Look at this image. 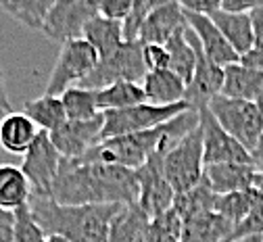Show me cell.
Here are the masks:
<instances>
[{
	"label": "cell",
	"instance_id": "cell-1",
	"mask_svg": "<svg viewBox=\"0 0 263 242\" xmlns=\"http://www.w3.org/2000/svg\"><path fill=\"white\" fill-rule=\"evenodd\" d=\"M140 184L134 169L65 159L48 198L59 204H138Z\"/></svg>",
	"mask_w": 263,
	"mask_h": 242
},
{
	"label": "cell",
	"instance_id": "cell-2",
	"mask_svg": "<svg viewBox=\"0 0 263 242\" xmlns=\"http://www.w3.org/2000/svg\"><path fill=\"white\" fill-rule=\"evenodd\" d=\"M123 204H59L48 196L31 194L29 209L46 236L69 242H107L111 224Z\"/></svg>",
	"mask_w": 263,
	"mask_h": 242
},
{
	"label": "cell",
	"instance_id": "cell-3",
	"mask_svg": "<svg viewBox=\"0 0 263 242\" xmlns=\"http://www.w3.org/2000/svg\"><path fill=\"white\" fill-rule=\"evenodd\" d=\"M201 115L196 109H188L170 123L161 125L151 132L129 134L111 138V140L98 142L92 146L82 159L84 163H105V165H117L125 169H140L165 142H180L186 134H190L194 127H199Z\"/></svg>",
	"mask_w": 263,
	"mask_h": 242
},
{
	"label": "cell",
	"instance_id": "cell-4",
	"mask_svg": "<svg viewBox=\"0 0 263 242\" xmlns=\"http://www.w3.org/2000/svg\"><path fill=\"white\" fill-rule=\"evenodd\" d=\"M163 169H165V178L174 188L176 196L196 188L203 182L205 146H203L201 123L190 134H186L172 151H167L165 161H163Z\"/></svg>",
	"mask_w": 263,
	"mask_h": 242
},
{
	"label": "cell",
	"instance_id": "cell-5",
	"mask_svg": "<svg viewBox=\"0 0 263 242\" xmlns=\"http://www.w3.org/2000/svg\"><path fill=\"white\" fill-rule=\"evenodd\" d=\"M209 111L215 121L253 155L263 136V115L257 102L219 94L209 102Z\"/></svg>",
	"mask_w": 263,
	"mask_h": 242
},
{
	"label": "cell",
	"instance_id": "cell-6",
	"mask_svg": "<svg viewBox=\"0 0 263 242\" xmlns=\"http://www.w3.org/2000/svg\"><path fill=\"white\" fill-rule=\"evenodd\" d=\"M188 109L192 107L184 100V102L170 105V107H157V105H151V102H144V105H136V107L121 109V111H105L103 113L105 125L101 132V142L111 140V138H119V136L157 129L161 125L170 123L172 119H176Z\"/></svg>",
	"mask_w": 263,
	"mask_h": 242
},
{
	"label": "cell",
	"instance_id": "cell-7",
	"mask_svg": "<svg viewBox=\"0 0 263 242\" xmlns=\"http://www.w3.org/2000/svg\"><path fill=\"white\" fill-rule=\"evenodd\" d=\"M148 69L144 63V46L140 42H125L111 57L101 59L94 71L78 86L84 90H105L117 82H134L142 84Z\"/></svg>",
	"mask_w": 263,
	"mask_h": 242
},
{
	"label": "cell",
	"instance_id": "cell-8",
	"mask_svg": "<svg viewBox=\"0 0 263 242\" xmlns=\"http://www.w3.org/2000/svg\"><path fill=\"white\" fill-rule=\"evenodd\" d=\"M178 142H165L140 169L138 174V184H140V194H138V207L146 213L148 219H155L170 211L176 200V192L170 186L165 178V169H163V161H165L167 151H172Z\"/></svg>",
	"mask_w": 263,
	"mask_h": 242
},
{
	"label": "cell",
	"instance_id": "cell-9",
	"mask_svg": "<svg viewBox=\"0 0 263 242\" xmlns=\"http://www.w3.org/2000/svg\"><path fill=\"white\" fill-rule=\"evenodd\" d=\"M96 50L86 40H73L63 44L54 63V69L48 78L46 92L48 96H61L73 86H80L98 65Z\"/></svg>",
	"mask_w": 263,
	"mask_h": 242
},
{
	"label": "cell",
	"instance_id": "cell-10",
	"mask_svg": "<svg viewBox=\"0 0 263 242\" xmlns=\"http://www.w3.org/2000/svg\"><path fill=\"white\" fill-rule=\"evenodd\" d=\"M96 15L98 3L94 0H54L42 33L61 46L73 40H84V29Z\"/></svg>",
	"mask_w": 263,
	"mask_h": 242
},
{
	"label": "cell",
	"instance_id": "cell-11",
	"mask_svg": "<svg viewBox=\"0 0 263 242\" xmlns=\"http://www.w3.org/2000/svg\"><path fill=\"white\" fill-rule=\"evenodd\" d=\"M63 161L65 159L54 148L48 132H40L34 144L23 155V163H21V171L25 174V178L31 186V194H36V196L50 194V188L59 176Z\"/></svg>",
	"mask_w": 263,
	"mask_h": 242
},
{
	"label": "cell",
	"instance_id": "cell-12",
	"mask_svg": "<svg viewBox=\"0 0 263 242\" xmlns=\"http://www.w3.org/2000/svg\"><path fill=\"white\" fill-rule=\"evenodd\" d=\"M199 115H201L203 146H205V167L223 165V163L253 165V155L215 121L209 107L199 109Z\"/></svg>",
	"mask_w": 263,
	"mask_h": 242
},
{
	"label": "cell",
	"instance_id": "cell-13",
	"mask_svg": "<svg viewBox=\"0 0 263 242\" xmlns=\"http://www.w3.org/2000/svg\"><path fill=\"white\" fill-rule=\"evenodd\" d=\"M105 125V115L101 113L98 117L90 121H71L67 119L61 127L50 132V140L54 148L61 153L63 159L78 161L82 159L92 146L101 142V132Z\"/></svg>",
	"mask_w": 263,
	"mask_h": 242
},
{
	"label": "cell",
	"instance_id": "cell-14",
	"mask_svg": "<svg viewBox=\"0 0 263 242\" xmlns=\"http://www.w3.org/2000/svg\"><path fill=\"white\" fill-rule=\"evenodd\" d=\"M194 46H196V69L186 88V102L192 109L199 111L209 107V102L221 94L223 82H226V69L205 57L196 36H194Z\"/></svg>",
	"mask_w": 263,
	"mask_h": 242
},
{
	"label": "cell",
	"instance_id": "cell-15",
	"mask_svg": "<svg viewBox=\"0 0 263 242\" xmlns=\"http://www.w3.org/2000/svg\"><path fill=\"white\" fill-rule=\"evenodd\" d=\"M184 19L188 23V27L194 31L196 40H199L205 57L209 61H213L215 65L219 67H230V65H236L240 63V57L238 52L230 46V42L223 38V33L217 29V25L213 23L211 17H205V15H196V13H188L184 11Z\"/></svg>",
	"mask_w": 263,
	"mask_h": 242
},
{
	"label": "cell",
	"instance_id": "cell-16",
	"mask_svg": "<svg viewBox=\"0 0 263 242\" xmlns=\"http://www.w3.org/2000/svg\"><path fill=\"white\" fill-rule=\"evenodd\" d=\"M186 25L180 3H159L146 17L138 42L144 46H165L176 33Z\"/></svg>",
	"mask_w": 263,
	"mask_h": 242
},
{
	"label": "cell",
	"instance_id": "cell-17",
	"mask_svg": "<svg viewBox=\"0 0 263 242\" xmlns=\"http://www.w3.org/2000/svg\"><path fill=\"white\" fill-rule=\"evenodd\" d=\"M257 169L253 165H234V163H223V165H209L205 167L203 180L211 188L213 194L223 196L232 192H242L253 188L255 184Z\"/></svg>",
	"mask_w": 263,
	"mask_h": 242
},
{
	"label": "cell",
	"instance_id": "cell-18",
	"mask_svg": "<svg viewBox=\"0 0 263 242\" xmlns=\"http://www.w3.org/2000/svg\"><path fill=\"white\" fill-rule=\"evenodd\" d=\"M186 84L178 78L172 69H159L148 71L142 80V90L146 94V102L157 107H170L186 100Z\"/></svg>",
	"mask_w": 263,
	"mask_h": 242
},
{
	"label": "cell",
	"instance_id": "cell-19",
	"mask_svg": "<svg viewBox=\"0 0 263 242\" xmlns=\"http://www.w3.org/2000/svg\"><path fill=\"white\" fill-rule=\"evenodd\" d=\"M38 125L31 121L23 111H11L0 119V146L13 155H25L29 146L38 138Z\"/></svg>",
	"mask_w": 263,
	"mask_h": 242
},
{
	"label": "cell",
	"instance_id": "cell-20",
	"mask_svg": "<svg viewBox=\"0 0 263 242\" xmlns=\"http://www.w3.org/2000/svg\"><path fill=\"white\" fill-rule=\"evenodd\" d=\"M211 19L217 25V29L223 33V38L230 42V46L238 52L240 59L255 48V31H253L251 15H234L219 9L211 15Z\"/></svg>",
	"mask_w": 263,
	"mask_h": 242
},
{
	"label": "cell",
	"instance_id": "cell-21",
	"mask_svg": "<svg viewBox=\"0 0 263 242\" xmlns=\"http://www.w3.org/2000/svg\"><path fill=\"white\" fill-rule=\"evenodd\" d=\"M84 40L96 50L98 59H107L125 44L123 25L121 21H113L103 15H96L90 19V23L84 29Z\"/></svg>",
	"mask_w": 263,
	"mask_h": 242
},
{
	"label": "cell",
	"instance_id": "cell-22",
	"mask_svg": "<svg viewBox=\"0 0 263 242\" xmlns=\"http://www.w3.org/2000/svg\"><path fill=\"white\" fill-rule=\"evenodd\" d=\"M234 226L219 213H203L184 221L182 242H230Z\"/></svg>",
	"mask_w": 263,
	"mask_h": 242
},
{
	"label": "cell",
	"instance_id": "cell-23",
	"mask_svg": "<svg viewBox=\"0 0 263 242\" xmlns=\"http://www.w3.org/2000/svg\"><path fill=\"white\" fill-rule=\"evenodd\" d=\"M151 219L138 204H123L115 215L107 242H146Z\"/></svg>",
	"mask_w": 263,
	"mask_h": 242
},
{
	"label": "cell",
	"instance_id": "cell-24",
	"mask_svg": "<svg viewBox=\"0 0 263 242\" xmlns=\"http://www.w3.org/2000/svg\"><path fill=\"white\" fill-rule=\"evenodd\" d=\"M31 186L21 171V167L3 163L0 165V209L17 211L21 207L29 204Z\"/></svg>",
	"mask_w": 263,
	"mask_h": 242
},
{
	"label": "cell",
	"instance_id": "cell-25",
	"mask_svg": "<svg viewBox=\"0 0 263 242\" xmlns=\"http://www.w3.org/2000/svg\"><path fill=\"white\" fill-rule=\"evenodd\" d=\"M223 96L230 98H242L257 102L263 94V71L249 69L240 63L226 67V82H223Z\"/></svg>",
	"mask_w": 263,
	"mask_h": 242
},
{
	"label": "cell",
	"instance_id": "cell-26",
	"mask_svg": "<svg viewBox=\"0 0 263 242\" xmlns=\"http://www.w3.org/2000/svg\"><path fill=\"white\" fill-rule=\"evenodd\" d=\"M167 52H170V69L184 80V84L188 86L194 69H196V46H194V33L188 27V23L176 33V36L165 44Z\"/></svg>",
	"mask_w": 263,
	"mask_h": 242
},
{
	"label": "cell",
	"instance_id": "cell-27",
	"mask_svg": "<svg viewBox=\"0 0 263 242\" xmlns=\"http://www.w3.org/2000/svg\"><path fill=\"white\" fill-rule=\"evenodd\" d=\"M261 200H263V194L257 188H249V190L232 192V194H223V196L215 198V213H219L234 228H238L253 213V209Z\"/></svg>",
	"mask_w": 263,
	"mask_h": 242
},
{
	"label": "cell",
	"instance_id": "cell-28",
	"mask_svg": "<svg viewBox=\"0 0 263 242\" xmlns=\"http://www.w3.org/2000/svg\"><path fill=\"white\" fill-rule=\"evenodd\" d=\"M96 102L101 113L105 111H121V109H129L136 105H144L146 102V94L142 90V84H134V82H117L105 90L96 92Z\"/></svg>",
	"mask_w": 263,
	"mask_h": 242
},
{
	"label": "cell",
	"instance_id": "cell-29",
	"mask_svg": "<svg viewBox=\"0 0 263 242\" xmlns=\"http://www.w3.org/2000/svg\"><path fill=\"white\" fill-rule=\"evenodd\" d=\"M23 113L34 121L40 132H54L57 127H61L65 121H67V115H65V107L61 96H40L34 100H27L23 105Z\"/></svg>",
	"mask_w": 263,
	"mask_h": 242
},
{
	"label": "cell",
	"instance_id": "cell-30",
	"mask_svg": "<svg viewBox=\"0 0 263 242\" xmlns=\"http://www.w3.org/2000/svg\"><path fill=\"white\" fill-rule=\"evenodd\" d=\"M52 5L54 0H9V3H0V9L21 25L42 31Z\"/></svg>",
	"mask_w": 263,
	"mask_h": 242
},
{
	"label": "cell",
	"instance_id": "cell-31",
	"mask_svg": "<svg viewBox=\"0 0 263 242\" xmlns=\"http://www.w3.org/2000/svg\"><path fill=\"white\" fill-rule=\"evenodd\" d=\"M215 198H217V194H213L211 188L207 186V182L203 180L196 188H192L184 194H178L174 200V209L186 221V219H192L196 215L215 211Z\"/></svg>",
	"mask_w": 263,
	"mask_h": 242
},
{
	"label": "cell",
	"instance_id": "cell-32",
	"mask_svg": "<svg viewBox=\"0 0 263 242\" xmlns=\"http://www.w3.org/2000/svg\"><path fill=\"white\" fill-rule=\"evenodd\" d=\"M61 100L65 107V115L71 121H90L101 115V109H98V102H96V92L92 90L73 86L61 94Z\"/></svg>",
	"mask_w": 263,
	"mask_h": 242
},
{
	"label": "cell",
	"instance_id": "cell-33",
	"mask_svg": "<svg viewBox=\"0 0 263 242\" xmlns=\"http://www.w3.org/2000/svg\"><path fill=\"white\" fill-rule=\"evenodd\" d=\"M182 234H184V219L172 207L163 215L151 219L146 242H182Z\"/></svg>",
	"mask_w": 263,
	"mask_h": 242
},
{
	"label": "cell",
	"instance_id": "cell-34",
	"mask_svg": "<svg viewBox=\"0 0 263 242\" xmlns=\"http://www.w3.org/2000/svg\"><path fill=\"white\" fill-rule=\"evenodd\" d=\"M13 219H15L13 228H15V240L17 242H46V234L40 228V224L36 221L29 204L13 211Z\"/></svg>",
	"mask_w": 263,
	"mask_h": 242
},
{
	"label": "cell",
	"instance_id": "cell-35",
	"mask_svg": "<svg viewBox=\"0 0 263 242\" xmlns=\"http://www.w3.org/2000/svg\"><path fill=\"white\" fill-rule=\"evenodd\" d=\"M159 3H153V0H134L132 3V9L127 13V17L121 21L123 25V40L125 42H138L140 29L146 21V17L153 13V9Z\"/></svg>",
	"mask_w": 263,
	"mask_h": 242
},
{
	"label": "cell",
	"instance_id": "cell-36",
	"mask_svg": "<svg viewBox=\"0 0 263 242\" xmlns=\"http://www.w3.org/2000/svg\"><path fill=\"white\" fill-rule=\"evenodd\" d=\"M247 236H263V200L253 209V213L236 228V232L232 234L230 242L232 240H240Z\"/></svg>",
	"mask_w": 263,
	"mask_h": 242
},
{
	"label": "cell",
	"instance_id": "cell-37",
	"mask_svg": "<svg viewBox=\"0 0 263 242\" xmlns=\"http://www.w3.org/2000/svg\"><path fill=\"white\" fill-rule=\"evenodd\" d=\"M134 0H103L98 3V15H103L113 21H123L132 9Z\"/></svg>",
	"mask_w": 263,
	"mask_h": 242
},
{
	"label": "cell",
	"instance_id": "cell-38",
	"mask_svg": "<svg viewBox=\"0 0 263 242\" xmlns=\"http://www.w3.org/2000/svg\"><path fill=\"white\" fill-rule=\"evenodd\" d=\"M144 46V44H142ZM144 63L148 71H159V69H170V52L165 46H144Z\"/></svg>",
	"mask_w": 263,
	"mask_h": 242
},
{
	"label": "cell",
	"instance_id": "cell-39",
	"mask_svg": "<svg viewBox=\"0 0 263 242\" xmlns=\"http://www.w3.org/2000/svg\"><path fill=\"white\" fill-rule=\"evenodd\" d=\"M180 7L188 13H196V15H205L211 17L215 11L221 9V0H205V3H196V0H190V3H180Z\"/></svg>",
	"mask_w": 263,
	"mask_h": 242
},
{
	"label": "cell",
	"instance_id": "cell-40",
	"mask_svg": "<svg viewBox=\"0 0 263 242\" xmlns=\"http://www.w3.org/2000/svg\"><path fill=\"white\" fill-rule=\"evenodd\" d=\"M261 3H242V0H221V11L234 15H251Z\"/></svg>",
	"mask_w": 263,
	"mask_h": 242
},
{
	"label": "cell",
	"instance_id": "cell-41",
	"mask_svg": "<svg viewBox=\"0 0 263 242\" xmlns=\"http://www.w3.org/2000/svg\"><path fill=\"white\" fill-rule=\"evenodd\" d=\"M13 213L0 209V242H17L15 228H13Z\"/></svg>",
	"mask_w": 263,
	"mask_h": 242
},
{
	"label": "cell",
	"instance_id": "cell-42",
	"mask_svg": "<svg viewBox=\"0 0 263 242\" xmlns=\"http://www.w3.org/2000/svg\"><path fill=\"white\" fill-rule=\"evenodd\" d=\"M253 31H255V48H263V3L251 13Z\"/></svg>",
	"mask_w": 263,
	"mask_h": 242
},
{
	"label": "cell",
	"instance_id": "cell-43",
	"mask_svg": "<svg viewBox=\"0 0 263 242\" xmlns=\"http://www.w3.org/2000/svg\"><path fill=\"white\" fill-rule=\"evenodd\" d=\"M240 65H245L249 69H257V71H263V48H253L251 52H247L240 59Z\"/></svg>",
	"mask_w": 263,
	"mask_h": 242
},
{
	"label": "cell",
	"instance_id": "cell-44",
	"mask_svg": "<svg viewBox=\"0 0 263 242\" xmlns=\"http://www.w3.org/2000/svg\"><path fill=\"white\" fill-rule=\"evenodd\" d=\"M11 113V100H9V94H7V88H5V76H3V69H0V119L5 115Z\"/></svg>",
	"mask_w": 263,
	"mask_h": 242
},
{
	"label": "cell",
	"instance_id": "cell-45",
	"mask_svg": "<svg viewBox=\"0 0 263 242\" xmlns=\"http://www.w3.org/2000/svg\"><path fill=\"white\" fill-rule=\"evenodd\" d=\"M253 188H257V190L263 194V174H257V176H255V184H253Z\"/></svg>",
	"mask_w": 263,
	"mask_h": 242
},
{
	"label": "cell",
	"instance_id": "cell-46",
	"mask_svg": "<svg viewBox=\"0 0 263 242\" xmlns=\"http://www.w3.org/2000/svg\"><path fill=\"white\" fill-rule=\"evenodd\" d=\"M232 242H263V236H247V238L232 240Z\"/></svg>",
	"mask_w": 263,
	"mask_h": 242
},
{
	"label": "cell",
	"instance_id": "cell-47",
	"mask_svg": "<svg viewBox=\"0 0 263 242\" xmlns=\"http://www.w3.org/2000/svg\"><path fill=\"white\" fill-rule=\"evenodd\" d=\"M46 242H69V240H65L61 236H46Z\"/></svg>",
	"mask_w": 263,
	"mask_h": 242
},
{
	"label": "cell",
	"instance_id": "cell-48",
	"mask_svg": "<svg viewBox=\"0 0 263 242\" xmlns=\"http://www.w3.org/2000/svg\"><path fill=\"white\" fill-rule=\"evenodd\" d=\"M257 107H259V111H261V115H263V94H261L259 100H257Z\"/></svg>",
	"mask_w": 263,
	"mask_h": 242
}]
</instances>
